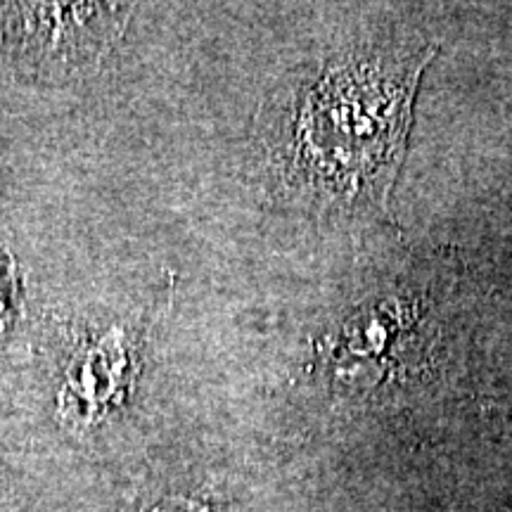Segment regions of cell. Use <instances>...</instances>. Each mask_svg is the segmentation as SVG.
<instances>
[{
	"label": "cell",
	"mask_w": 512,
	"mask_h": 512,
	"mask_svg": "<svg viewBox=\"0 0 512 512\" xmlns=\"http://www.w3.org/2000/svg\"><path fill=\"white\" fill-rule=\"evenodd\" d=\"M131 5H0V64L24 81H64L93 72L124 34Z\"/></svg>",
	"instance_id": "cell-2"
},
{
	"label": "cell",
	"mask_w": 512,
	"mask_h": 512,
	"mask_svg": "<svg viewBox=\"0 0 512 512\" xmlns=\"http://www.w3.org/2000/svg\"><path fill=\"white\" fill-rule=\"evenodd\" d=\"M155 512H211V510L195 501H169L164 503L162 508H157Z\"/></svg>",
	"instance_id": "cell-4"
},
{
	"label": "cell",
	"mask_w": 512,
	"mask_h": 512,
	"mask_svg": "<svg viewBox=\"0 0 512 512\" xmlns=\"http://www.w3.org/2000/svg\"><path fill=\"white\" fill-rule=\"evenodd\" d=\"M434 46L337 53L294 83L268 159L287 195L320 211L382 209L399 176L420 76Z\"/></svg>",
	"instance_id": "cell-1"
},
{
	"label": "cell",
	"mask_w": 512,
	"mask_h": 512,
	"mask_svg": "<svg viewBox=\"0 0 512 512\" xmlns=\"http://www.w3.org/2000/svg\"><path fill=\"white\" fill-rule=\"evenodd\" d=\"M119 330L93 339L74 356L60 396L64 418L76 425H93L117 406L131 377V354Z\"/></svg>",
	"instance_id": "cell-3"
}]
</instances>
